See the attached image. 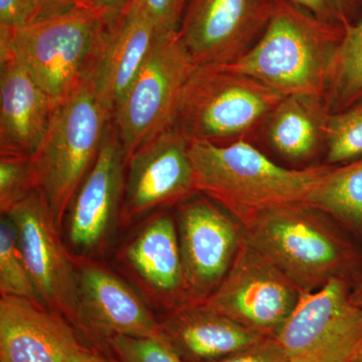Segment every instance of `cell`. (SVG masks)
I'll return each instance as SVG.
<instances>
[{"label":"cell","instance_id":"obj_1","mask_svg":"<svg viewBox=\"0 0 362 362\" xmlns=\"http://www.w3.org/2000/svg\"><path fill=\"white\" fill-rule=\"evenodd\" d=\"M247 240L303 293L333 279L356 284L362 247L329 216L305 204L268 209L242 223Z\"/></svg>","mask_w":362,"mask_h":362},{"label":"cell","instance_id":"obj_2","mask_svg":"<svg viewBox=\"0 0 362 362\" xmlns=\"http://www.w3.org/2000/svg\"><path fill=\"white\" fill-rule=\"evenodd\" d=\"M189 154L199 194L240 223L259 213L305 204L331 165L289 169L278 165L245 140H190Z\"/></svg>","mask_w":362,"mask_h":362},{"label":"cell","instance_id":"obj_3","mask_svg":"<svg viewBox=\"0 0 362 362\" xmlns=\"http://www.w3.org/2000/svg\"><path fill=\"white\" fill-rule=\"evenodd\" d=\"M113 21L95 7L76 6L21 28H0V49L58 106L90 80Z\"/></svg>","mask_w":362,"mask_h":362},{"label":"cell","instance_id":"obj_4","mask_svg":"<svg viewBox=\"0 0 362 362\" xmlns=\"http://www.w3.org/2000/svg\"><path fill=\"white\" fill-rule=\"evenodd\" d=\"M344 25L319 20L291 0H281L263 35L226 64L280 94L324 98Z\"/></svg>","mask_w":362,"mask_h":362},{"label":"cell","instance_id":"obj_5","mask_svg":"<svg viewBox=\"0 0 362 362\" xmlns=\"http://www.w3.org/2000/svg\"><path fill=\"white\" fill-rule=\"evenodd\" d=\"M284 95L226 64L194 66L173 127L189 140H240L265 122Z\"/></svg>","mask_w":362,"mask_h":362},{"label":"cell","instance_id":"obj_6","mask_svg":"<svg viewBox=\"0 0 362 362\" xmlns=\"http://www.w3.org/2000/svg\"><path fill=\"white\" fill-rule=\"evenodd\" d=\"M112 121L89 81L54 109L44 142L32 159L37 190L47 199L59 228L96 161Z\"/></svg>","mask_w":362,"mask_h":362},{"label":"cell","instance_id":"obj_7","mask_svg":"<svg viewBox=\"0 0 362 362\" xmlns=\"http://www.w3.org/2000/svg\"><path fill=\"white\" fill-rule=\"evenodd\" d=\"M194 66L177 32L157 37L114 113L126 162L143 145L173 127Z\"/></svg>","mask_w":362,"mask_h":362},{"label":"cell","instance_id":"obj_8","mask_svg":"<svg viewBox=\"0 0 362 362\" xmlns=\"http://www.w3.org/2000/svg\"><path fill=\"white\" fill-rule=\"evenodd\" d=\"M354 283L333 279L303 293L276 340L290 362H358L362 307L352 300Z\"/></svg>","mask_w":362,"mask_h":362},{"label":"cell","instance_id":"obj_9","mask_svg":"<svg viewBox=\"0 0 362 362\" xmlns=\"http://www.w3.org/2000/svg\"><path fill=\"white\" fill-rule=\"evenodd\" d=\"M302 294L244 235L226 277L206 299L197 303L263 337L276 338Z\"/></svg>","mask_w":362,"mask_h":362},{"label":"cell","instance_id":"obj_10","mask_svg":"<svg viewBox=\"0 0 362 362\" xmlns=\"http://www.w3.org/2000/svg\"><path fill=\"white\" fill-rule=\"evenodd\" d=\"M6 214L16 226L21 252L42 305L84 327L78 275L44 195L35 190Z\"/></svg>","mask_w":362,"mask_h":362},{"label":"cell","instance_id":"obj_11","mask_svg":"<svg viewBox=\"0 0 362 362\" xmlns=\"http://www.w3.org/2000/svg\"><path fill=\"white\" fill-rule=\"evenodd\" d=\"M281 0H190L178 37L194 66L237 61L256 44Z\"/></svg>","mask_w":362,"mask_h":362},{"label":"cell","instance_id":"obj_12","mask_svg":"<svg viewBox=\"0 0 362 362\" xmlns=\"http://www.w3.org/2000/svg\"><path fill=\"white\" fill-rule=\"evenodd\" d=\"M177 232L188 303H197L206 299L230 271L244 228L223 207L202 197L180 207Z\"/></svg>","mask_w":362,"mask_h":362},{"label":"cell","instance_id":"obj_13","mask_svg":"<svg viewBox=\"0 0 362 362\" xmlns=\"http://www.w3.org/2000/svg\"><path fill=\"white\" fill-rule=\"evenodd\" d=\"M190 140L175 127L140 147L126 162L122 218L132 221L156 207L187 201L197 194Z\"/></svg>","mask_w":362,"mask_h":362},{"label":"cell","instance_id":"obj_14","mask_svg":"<svg viewBox=\"0 0 362 362\" xmlns=\"http://www.w3.org/2000/svg\"><path fill=\"white\" fill-rule=\"evenodd\" d=\"M125 165L122 144L112 121L96 161L69 207V238L78 251H93L108 237L122 211Z\"/></svg>","mask_w":362,"mask_h":362},{"label":"cell","instance_id":"obj_15","mask_svg":"<svg viewBox=\"0 0 362 362\" xmlns=\"http://www.w3.org/2000/svg\"><path fill=\"white\" fill-rule=\"evenodd\" d=\"M56 107L13 54L0 49V154L33 158Z\"/></svg>","mask_w":362,"mask_h":362},{"label":"cell","instance_id":"obj_16","mask_svg":"<svg viewBox=\"0 0 362 362\" xmlns=\"http://www.w3.org/2000/svg\"><path fill=\"white\" fill-rule=\"evenodd\" d=\"M80 346L68 320L23 298L0 299V362H65Z\"/></svg>","mask_w":362,"mask_h":362},{"label":"cell","instance_id":"obj_17","mask_svg":"<svg viewBox=\"0 0 362 362\" xmlns=\"http://www.w3.org/2000/svg\"><path fill=\"white\" fill-rule=\"evenodd\" d=\"M83 323L101 332L130 337H158L157 323L132 289L99 266L83 265L78 275Z\"/></svg>","mask_w":362,"mask_h":362},{"label":"cell","instance_id":"obj_18","mask_svg":"<svg viewBox=\"0 0 362 362\" xmlns=\"http://www.w3.org/2000/svg\"><path fill=\"white\" fill-rule=\"evenodd\" d=\"M158 37L156 28L132 4L113 21L89 82L112 117Z\"/></svg>","mask_w":362,"mask_h":362},{"label":"cell","instance_id":"obj_19","mask_svg":"<svg viewBox=\"0 0 362 362\" xmlns=\"http://www.w3.org/2000/svg\"><path fill=\"white\" fill-rule=\"evenodd\" d=\"M161 327L164 337L190 362L220 361L269 338L201 303L185 304Z\"/></svg>","mask_w":362,"mask_h":362},{"label":"cell","instance_id":"obj_20","mask_svg":"<svg viewBox=\"0 0 362 362\" xmlns=\"http://www.w3.org/2000/svg\"><path fill=\"white\" fill-rule=\"evenodd\" d=\"M126 259L156 291L188 304L177 228L170 216L163 214L145 226L127 247Z\"/></svg>","mask_w":362,"mask_h":362},{"label":"cell","instance_id":"obj_21","mask_svg":"<svg viewBox=\"0 0 362 362\" xmlns=\"http://www.w3.org/2000/svg\"><path fill=\"white\" fill-rule=\"evenodd\" d=\"M329 114L323 97L288 95L267 120L269 139L274 148L287 158H308L325 140Z\"/></svg>","mask_w":362,"mask_h":362},{"label":"cell","instance_id":"obj_22","mask_svg":"<svg viewBox=\"0 0 362 362\" xmlns=\"http://www.w3.org/2000/svg\"><path fill=\"white\" fill-rule=\"evenodd\" d=\"M305 204L329 216L362 247V158L331 166Z\"/></svg>","mask_w":362,"mask_h":362},{"label":"cell","instance_id":"obj_23","mask_svg":"<svg viewBox=\"0 0 362 362\" xmlns=\"http://www.w3.org/2000/svg\"><path fill=\"white\" fill-rule=\"evenodd\" d=\"M324 100L330 113L345 110L362 100V18L344 25Z\"/></svg>","mask_w":362,"mask_h":362},{"label":"cell","instance_id":"obj_24","mask_svg":"<svg viewBox=\"0 0 362 362\" xmlns=\"http://www.w3.org/2000/svg\"><path fill=\"white\" fill-rule=\"evenodd\" d=\"M0 292L1 296L42 304L21 252L16 226L6 214L0 221Z\"/></svg>","mask_w":362,"mask_h":362},{"label":"cell","instance_id":"obj_25","mask_svg":"<svg viewBox=\"0 0 362 362\" xmlns=\"http://www.w3.org/2000/svg\"><path fill=\"white\" fill-rule=\"evenodd\" d=\"M324 142L327 165L362 158V100L345 110L328 115Z\"/></svg>","mask_w":362,"mask_h":362},{"label":"cell","instance_id":"obj_26","mask_svg":"<svg viewBox=\"0 0 362 362\" xmlns=\"http://www.w3.org/2000/svg\"><path fill=\"white\" fill-rule=\"evenodd\" d=\"M37 190L32 158L1 156L0 158V209L6 214Z\"/></svg>","mask_w":362,"mask_h":362},{"label":"cell","instance_id":"obj_27","mask_svg":"<svg viewBox=\"0 0 362 362\" xmlns=\"http://www.w3.org/2000/svg\"><path fill=\"white\" fill-rule=\"evenodd\" d=\"M110 343L120 362H185L163 334L158 337L115 335Z\"/></svg>","mask_w":362,"mask_h":362},{"label":"cell","instance_id":"obj_28","mask_svg":"<svg viewBox=\"0 0 362 362\" xmlns=\"http://www.w3.org/2000/svg\"><path fill=\"white\" fill-rule=\"evenodd\" d=\"M190 0H131L156 28L158 37L178 32Z\"/></svg>","mask_w":362,"mask_h":362},{"label":"cell","instance_id":"obj_29","mask_svg":"<svg viewBox=\"0 0 362 362\" xmlns=\"http://www.w3.org/2000/svg\"><path fill=\"white\" fill-rule=\"evenodd\" d=\"M295 6L328 23L344 25L356 21L357 4L362 0H291Z\"/></svg>","mask_w":362,"mask_h":362},{"label":"cell","instance_id":"obj_30","mask_svg":"<svg viewBox=\"0 0 362 362\" xmlns=\"http://www.w3.org/2000/svg\"><path fill=\"white\" fill-rule=\"evenodd\" d=\"M40 18L39 0H0V28H21Z\"/></svg>","mask_w":362,"mask_h":362},{"label":"cell","instance_id":"obj_31","mask_svg":"<svg viewBox=\"0 0 362 362\" xmlns=\"http://www.w3.org/2000/svg\"><path fill=\"white\" fill-rule=\"evenodd\" d=\"M214 362H290L286 356L284 350L279 344L276 338H266L258 344L240 351L235 352L232 356L221 358Z\"/></svg>","mask_w":362,"mask_h":362},{"label":"cell","instance_id":"obj_32","mask_svg":"<svg viewBox=\"0 0 362 362\" xmlns=\"http://www.w3.org/2000/svg\"><path fill=\"white\" fill-rule=\"evenodd\" d=\"M40 18L69 11L76 6H92L90 0H39Z\"/></svg>","mask_w":362,"mask_h":362},{"label":"cell","instance_id":"obj_33","mask_svg":"<svg viewBox=\"0 0 362 362\" xmlns=\"http://www.w3.org/2000/svg\"><path fill=\"white\" fill-rule=\"evenodd\" d=\"M90 6L104 13L109 20L115 21L125 13L131 0H90Z\"/></svg>","mask_w":362,"mask_h":362},{"label":"cell","instance_id":"obj_34","mask_svg":"<svg viewBox=\"0 0 362 362\" xmlns=\"http://www.w3.org/2000/svg\"><path fill=\"white\" fill-rule=\"evenodd\" d=\"M65 362H107L97 354L78 346L71 351Z\"/></svg>","mask_w":362,"mask_h":362},{"label":"cell","instance_id":"obj_35","mask_svg":"<svg viewBox=\"0 0 362 362\" xmlns=\"http://www.w3.org/2000/svg\"><path fill=\"white\" fill-rule=\"evenodd\" d=\"M352 300H354V303L362 307V278L354 285V289H352Z\"/></svg>","mask_w":362,"mask_h":362},{"label":"cell","instance_id":"obj_36","mask_svg":"<svg viewBox=\"0 0 362 362\" xmlns=\"http://www.w3.org/2000/svg\"><path fill=\"white\" fill-rule=\"evenodd\" d=\"M359 362H362V357H361V361H359Z\"/></svg>","mask_w":362,"mask_h":362},{"label":"cell","instance_id":"obj_37","mask_svg":"<svg viewBox=\"0 0 362 362\" xmlns=\"http://www.w3.org/2000/svg\"><path fill=\"white\" fill-rule=\"evenodd\" d=\"M359 362V361H358Z\"/></svg>","mask_w":362,"mask_h":362}]
</instances>
